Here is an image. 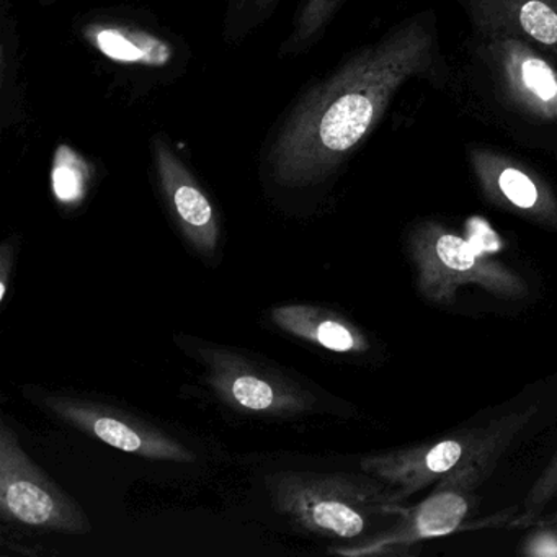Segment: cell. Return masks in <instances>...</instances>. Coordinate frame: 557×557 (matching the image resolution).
<instances>
[{
	"label": "cell",
	"mask_w": 557,
	"mask_h": 557,
	"mask_svg": "<svg viewBox=\"0 0 557 557\" xmlns=\"http://www.w3.org/2000/svg\"><path fill=\"white\" fill-rule=\"evenodd\" d=\"M488 466L456 469L436 482L433 491L413 507H404L393 523L334 554L348 557L413 556L425 541L449 536L461 530L475 507V492L494 474Z\"/></svg>",
	"instance_id": "5"
},
{
	"label": "cell",
	"mask_w": 557,
	"mask_h": 557,
	"mask_svg": "<svg viewBox=\"0 0 557 557\" xmlns=\"http://www.w3.org/2000/svg\"><path fill=\"white\" fill-rule=\"evenodd\" d=\"M469 158L479 187L491 203L544 230L557 231V195L543 178L488 149H472Z\"/></svg>",
	"instance_id": "10"
},
{
	"label": "cell",
	"mask_w": 557,
	"mask_h": 557,
	"mask_svg": "<svg viewBox=\"0 0 557 557\" xmlns=\"http://www.w3.org/2000/svg\"><path fill=\"white\" fill-rule=\"evenodd\" d=\"M0 511L25 527L64 534L92 530L86 511L27 455L17 433L0 422Z\"/></svg>",
	"instance_id": "6"
},
{
	"label": "cell",
	"mask_w": 557,
	"mask_h": 557,
	"mask_svg": "<svg viewBox=\"0 0 557 557\" xmlns=\"http://www.w3.org/2000/svg\"><path fill=\"white\" fill-rule=\"evenodd\" d=\"M154 151L162 194L182 234L198 253L213 256L221 233L220 221L210 198L164 143H156Z\"/></svg>",
	"instance_id": "11"
},
{
	"label": "cell",
	"mask_w": 557,
	"mask_h": 557,
	"mask_svg": "<svg viewBox=\"0 0 557 557\" xmlns=\"http://www.w3.org/2000/svg\"><path fill=\"white\" fill-rule=\"evenodd\" d=\"M38 403L64 423L120 451L154 461L194 462L195 453L181 442L116 407L66 394H38Z\"/></svg>",
	"instance_id": "8"
},
{
	"label": "cell",
	"mask_w": 557,
	"mask_h": 557,
	"mask_svg": "<svg viewBox=\"0 0 557 557\" xmlns=\"http://www.w3.org/2000/svg\"><path fill=\"white\" fill-rule=\"evenodd\" d=\"M433 45L426 18L407 21L315 86L273 143V181L306 187L327 177L370 135L397 90L430 70Z\"/></svg>",
	"instance_id": "1"
},
{
	"label": "cell",
	"mask_w": 557,
	"mask_h": 557,
	"mask_svg": "<svg viewBox=\"0 0 557 557\" xmlns=\"http://www.w3.org/2000/svg\"><path fill=\"white\" fill-rule=\"evenodd\" d=\"M265 485L273 508L295 527L337 540L364 536L406 507L367 472L276 471L265 475Z\"/></svg>",
	"instance_id": "2"
},
{
	"label": "cell",
	"mask_w": 557,
	"mask_h": 557,
	"mask_svg": "<svg viewBox=\"0 0 557 557\" xmlns=\"http://www.w3.org/2000/svg\"><path fill=\"white\" fill-rule=\"evenodd\" d=\"M407 250L416 270L417 289L426 301L448 308L462 286H478L507 301L530 295L527 280L510 267L478 252L453 230L423 221L410 230Z\"/></svg>",
	"instance_id": "4"
},
{
	"label": "cell",
	"mask_w": 557,
	"mask_h": 557,
	"mask_svg": "<svg viewBox=\"0 0 557 557\" xmlns=\"http://www.w3.org/2000/svg\"><path fill=\"white\" fill-rule=\"evenodd\" d=\"M86 38L103 57L116 63L164 67L174 58V48L171 45L136 28L92 25L86 28Z\"/></svg>",
	"instance_id": "14"
},
{
	"label": "cell",
	"mask_w": 557,
	"mask_h": 557,
	"mask_svg": "<svg viewBox=\"0 0 557 557\" xmlns=\"http://www.w3.org/2000/svg\"><path fill=\"white\" fill-rule=\"evenodd\" d=\"M338 4H341V0H308L305 9L299 12L295 32L289 38V50H301L309 41L314 40L319 32L325 27Z\"/></svg>",
	"instance_id": "17"
},
{
	"label": "cell",
	"mask_w": 557,
	"mask_h": 557,
	"mask_svg": "<svg viewBox=\"0 0 557 557\" xmlns=\"http://www.w3.org/2000/svg\"><path fill=\"white\" fill-rule=\"evenodd\" d=\"M272 321L282 331L335 354H363L370 348L367 335L354 322L321 306H278L272 309Z\"/></svg>",
	"instance_id": "13"
},
{
	"label": "cell",
	"mask_w": 557,
	"mask_h": 557,
	"mask_svg": "<svg viewBox=\"0 0 557 557\" xmlns=\"http://www.w3.org/2000/svg\"><path fill=\"white\" fill-rule=\"evenodd\" d=\"M536 412L537 407L530 406L497 417L482 426L459 429L406 448L374 453L361 459L360 468L389 485L397 500L404 504L456 469L468 466L497 468L508 446L527 429Z\"/></svg>",
	"instance_id": "3"
},
{
	"label": "cell",
	"mask_w": 557,
	"mask_h": 557,
	"mask_svg": "<svg viewBox=\"0 0 557 557\" xmlns=\"http://www.w3.org/2000/svg\"><path fill=\"white\" fill-rule=\"evenodd\" d=\"M197 354L208 386L236 412L295 417L314 407L315 397L272 364L218 345H200Z\"/></svg>",
	"instance_id": "7"
},
{
	"label": "cell",
	"mask_w": 557,
	"mask_h": 557,
	"mask_svg": "<svg viewBox=\"0 0 557 557\" xmlns=\"http://www.w3.org/2000/svg\"><path fill=\"white\" fill-rule=\"evenodd\" d=\"M482 37L510 35L557 58V0H466Z\"/></svg>",
	"instance_id": "12"
},
{
	"label": "cell",
	"mask_w": 557,
	"mask_h": 557,
	"mask_svg": "<svg viewBox=\"0 0 557 557\" xmlns=\"http://www.w3.org/2000/svg\"><path fill=\"white\" fill-rule=\"evenodd\" d=\"M12 250L9 244H5L2 247V252H0V302H4L5 295H8V285H9V270L12 269Z\"/></svg>",
	"instance_id": "19"
},
{
	"label": "cell",
	"mask_w": 557,
	"mask_h": 557,
	"mask_svg": "<svg viewBox=\"0 0 557 557\" xmlns=\"http://www.w3.org/2000/svg\"><path fill=\"white\" fill-rule=\"evenodd\" d=\"M557 498V449L540 478L534 481L521 504V511L511 520L513 527H531Z\"/></svg>",
	"instance_id": "16"
},
{
	"label": "cell",
	"mask_w": 557,
	"mask_h": 557,
	"mask_svg": "<svg viewBox=\"0 0 557 557\" xmlns=\"http://www.w3.org/2000/svg\"><path fill=\"white\" fill-rule=\"evenodd\" d=\"M90 182L87 162L70 146L57 149L51 169V187L54 197L63 205H77L86 197Z\"/></svg>",
	"instance_id": "15"
},
{
	"label": "cell",
	"mask_w": 557,
	"mask_h": 557,
	"mask_svg": "<svg viewBox=\"0 0 557 557\" xmlns=\"http://www.w3.org/2000/svg\"><path fill=\"white\" fill-rule=\"evenodd\" d=\"M524 543V553L531 556H557V511L534 521Z\"/></svg>",
	"instance_id": "18"
},
{
	"label": "cell",
	"mask_w": 557,
	"mask_h": 557,
	"mask_svg": "<svg viewBox=\"0 0 557 557\" xmlns=\"http://www.w3.org/2000/svg\"><path fill=\"white\" fill-rule=\"evenodd\" d=\"M482 58L505 99L523 115L557 122V71L527 40L510 35L485 37Z\"/></svg>",
	"instance_id": "9"
}]
</instances>
